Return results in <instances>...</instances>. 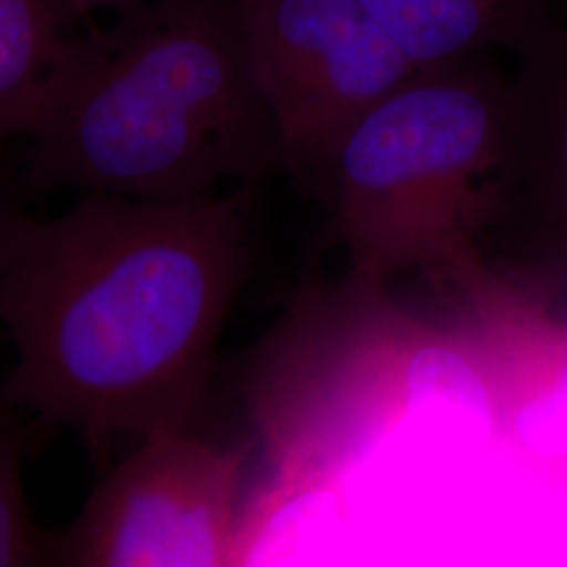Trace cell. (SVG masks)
I'll return each mask as SVG.
<instances>
[{
	"label": "cell",
	"mask_w": 567,
	"mask_h": 567,
	"mask_svg": "<svg viewBox=\"0 0 567 567\" xmlns=\"http://www.w3.org/2000/svg\"><path fill=\"white\" fill-rule=\"evenodd\" d=\"M76 39L55 0H0V147L30 140L47 121Z\"/></svg>",
	"instance_id": "30bf717a"
},
{
	"label": "cell",
	"mask_w": 567,
	"mask_h": 567,
	"mask_svg": "<svg viewBox=\"0 0 567 567\" xmlns=\"http://www.w3.org/2000/svg\"><path fill=\"white\" fill-rule=\"evenodd\" d=\"M515 152L508 250L536 282L567 292V16L513 55Z\"/></svg>",
	"instance_id": "ba28073f"
},
{
	"label": "cell",
	"mask_w": 567,
	"mask_h": 567,
	"mask_svg": "<svg viewBox=\"0 0 567 567\" xmlns=\"http://www.w3.org/2000/svg\"><path fill=\"white\" fill-rule=\"evenodd\" d=\"M55 2H58V7H60L61 13H63L68 23L74 25L79 21L91 18L97 11H105V9L116 11V9H122V7H126L135 0H55Z\"/></svg>",
	"instance_id": "4fadbf2b"
},
{
	"label": "cell",
	"mask_w": 567,
	"mask_h": 567,
	"mask_svg": "<svg viewBox=\"0 0 567 567\" xmlns=\"http://www.w3.org/2000/svg\"><path fill=\"white\" fill-rule=\"evenodd\" d=\"M248 450L187 429L137 442L81 515L49 532V566H236Z\"/></svg>",
	"instance_id": "8992f818"
},
{
	"label": "cell",
	"mask_w": 567,
	"mask_h": 567,
	"mask_svg": "<svg viewBox=\"0 0 567 567\" xmlns=\"http://www.w3.org/2000/svg\"><path fill=\"white\" fill-rule=\"evenodd\" d=\"M515 116L494 53L419 70L347 135L326 192L349 274L421 269L461 284L507 213Z\"/></svg>",
	"instance_id": "3957f363"
},
{
	"label": "cell",
	"mask_w": 567,
	"mask_h": 567,
	"mask_svg": "<svg viewBox=\"0 0 567 567\" xmlns=\"http://www.w3.org/2000/svg\"><path fill=\"white\" fill-rule=\"evenodd\" d=\"M23 447V412L0 398V567L49 566V532L25 501Z\"/></svg>",
	"instance_id": "8fae6325"
},
{
	"label": "cell",
	"mask_w": 567,
	"mask_h": 567,
	"mask_svg": "<svg viewBox=\"0 0 567 567\" xmlns=\"http://www.w3.org/2000/svg\"><path fill=\"white\" fill-rule=\"evenodd\" d=\"M240 13L280 166L324 204L347 135L419 70L355 0H240Z\"/></svg>",
	"instance_id": "5b68a950"
},
{
	"label": "cell",
	"mask_w": 567,
	"mask_h": 567,
	"mask_svg": "<svg viewBox=\"0 0 567 567\" xmlns=\"http://www.w3.org/2000/svg\"><path fill=\"white\" fill-rule=\"evenodd\" d=\"M20 183L18 179H11L4 168L0 166V255L7 244V238L11 234V227L16 219L20 217Z\"/></svg>",
	"instance_id": "7c38bea8"
},
{
	"label": "cell",
	"mask_w": 567,
	"mask_h": 567,
	"mask_svg": "<svg viewBox=\"0 0 567 567\" xmlns=\"http://www.w3.org/2000/svg\"><path fill=\"white\" fill-rule=\"evenodd\" d=\"M243 398L284 477L320 480L351 463L410 408L452 402L498 437L496 389L468 330L414 320L385 284L349 274L307 292L257 344Z\"/></svg>",
	"instance_id": "277c9868"
},
{
	"label": "cell",
	"mask_w": 567,
	"mask_h": 567,
	"mask_svg": "<svg viewBox=\"0 0 567 567\" xmlns=\"http://www.w3.org/2000/svg\"><path fill=\"white\" fill-rule=\"evenodd\" d=\"M550 4V9L559 16V18H566L567 16V0H547Z\"/></svg>",
	"instance_id": "5bb4252c"
},
{
	"label": "cell",
	"mask_w": 567,
	"mask_h": 567,
	"mask_svg": "<svg viewBox=\"0 0 567 567\" xmlns=\"http://www.w3.org/2000/svg\"><path fill=\"white\" fill-rule=\"evenodd\" d=\"M458 290L494 379L498 437L532 463L567 471V322L489 265Z\"/></svg>",
	"instance_id": "52a82bcc"
},
{
	"label": "cell",
	"mask_w": 567,
	"mask_h": 567,
	"mask_svg": "<svg viewBox=\"0 0 567 567\" xmlns=\"http://www.w3.org/2000/svg\"><path fill=\"white\" fill-rule=\"evenodd\" d=\"M79 32L60 97L28 140L21 192L200 200L282 171L240 0H135Z\"/></svg>",
	"instance_id": "7a4b0ae2"
},
{
	"label": "cell",
	"mask_w": 567,
	"mask_h": 567,
	"mask_svg": "<svg viewBox=\"0 0 567 567\" xmlns=\"http://www.w3.org/2000/svg\"><path fill=\"white\" fill-rule=\"evenodd\" d=\"M416 70L522 53L559 16L547 0H355Z\"/></svg>",
	"instance_id": "9c48e42d"
},
{
	"label": "cell",
	"mask_w": 567,
	"mask_h": 567,
	"mask_svg": "<svg viewBox=\"0 0 567 567\" xmlns=\"http://www.w3.org/2000/svg\"><path fill=\"white\" fill-rule=\"evenodd\" d=\"M259 183L200 200L82 194L23 210L0 255V324L16 364L0 398L72 431L93 463L114 442L183 431L255 259Z\"/></svg>",
	"instance_id": "6da1fadb"
}]
</instances>
